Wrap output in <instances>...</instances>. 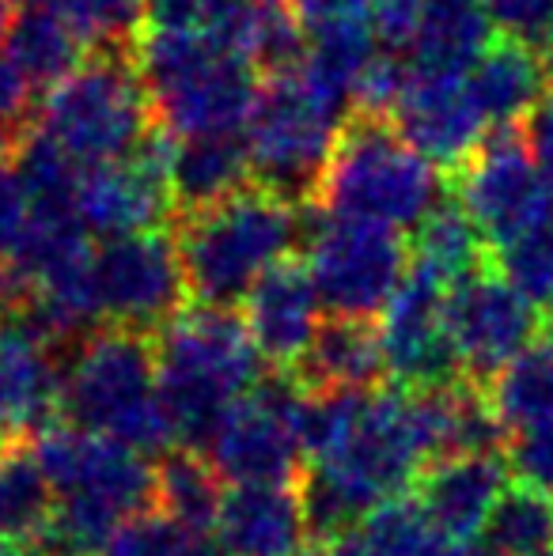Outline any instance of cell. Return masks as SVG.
<instances>
[{
  "mask_svg": "<svg viewBox=\"0 0 553 556\" xmlns=\"http://www.w3.org/2000/svg\"><path fill=\"white\" fill-rule=\"evenodd\" d=\"M73 428L114 440L144 458L178 451L160 397L155 337L96 326L65 356V405Z\"/></svg>",
  "mask_w": 553,
  "mask_h": 556,
  "instance_id": "cell-3",
  "label": "cell"
},
{
  "mask_svg": "<svg viewBox=\"0 0 553 556\" xmlns=\"http://www.w3.org/2000/svg\"><path fill=\"white\" fill-rule=\"evenodd\" d=\"M144 27L190 30L266 73L303 53L288 0H148Z\"/></svg>",
  "mask_w": 553,
  "mask_h": 556,
  "instance_id": "cell-15",
  "label": "cell"
},
{
  "mask_svg": "<svg viewBox=\"0 0 553 556\" xmlns=\"http://www.w3.org/2000/svg\"><path fill=\"white\" fill-rule=\"evenodd\" d=\"M292 375L311 394H368L384 387V379H391L384 337L361 318H326Z\"/></svg>",
  "mask_w": 553,
  "mask_h": 556,
  "instance_id": "cell-23",
  "label": "cell"
},
{
  "mask_svg": "<svg viewBox=\"0 0 553 556\" xmlns=\"http://www.w3.org/2000/svg\"><path fill=\"white\" fill-rule=\"evenodd\" d=\"M508 492V462L504 454H458L440 458L420 473L417 500L428 522L455 542H474Z\"/></svg>",
  "mask_w": 553,
  "mask_h": 556,
  "instance_id": "cell-21",
  "label": "cell"
},
{
  "mask_svg": "<svg viewBox=\"0 0 553 556\" xmlns=\"http://www.w3.org/2000/svg\"><path fill=\"white\" fill-rule=\"evenodd\" d=\"M361 534L376 556H486L481 545L455 542V538L440 534L420 515L414 500H391L379 511H372L364 519Z\"/></svg>",
  "mask_w": 553,
  "mask_h": 556,
  "instance_id": "cell-31",
  "label": "cell"
},
{
  "mask_svg": "<svg viewBox=\"0 0 553 556\" xmlns=\"http://www.w3.org/2000/svg\"><path fill=\"white\" fill-rule=\"evenodd\" d=\"M15 12H12V0H0V53H4V42H8V27H12Z\"/></svg>",
  "mask_w": 553,
  "mask_h": 556,
  "instance_id": "cell-42",
  "label": "cell"
},
{
  "mask_svg": "<svg viewBox=\"0 0 553 556\" xmlns=\"http://www.w3.org/2000/svg\"><path fill=\"white\" fill-rule=\"evenodd\" d=\"M303 262L323 307L334 318L361 323L384 318L414 269V257L399 231L326 213H315V224H307Z\"/></svg>",
  "mask_w": 553,
  "mask_h": 556,
  "instance_id": "cell-9",
  "label": "cell"
},
{
  "mask_svg": "<svg viewBox=\"0 0 553 556\" xmlns=\"http://www.w3.org/2000/svg\"><path fill=\"white\" fill-rule=\"evenodd\" d=\"M65 405V352L20 315L0 318V443L38 440Z\"/></svg>",
  "mask_w": 553,
  "mask_h": 556,
  "instance_id": "cell-18",
  "label": "cell"
},
{
  "mask_svg": "<svg viewBox=\"0 0 553 556\" xmlns=\"http://www.w3.org/2000/svg\"><path fill=\"white\" fill-rule=\"evenodd\" d=\"M546 337H550V344H553V307H550V318H546Z\"/></svg>",
  "mask_w": 553,
  "mask_h": 556,
  "instance_id": "cell-43",
  "label": "cell"
},
{
  "mask_svg": "<svg viewBox=\"0 0 553 556\" xmlns=\"http://www.w3.org/2000/svg\"><path fill=\"white\" fill-rule=\"evenodd\" d=\"M501 277L535 307H553V216L501 250Z\"/></svg>",
  "mask_w": 553,
  "mask_h": 556,
  "instance_id": "cell-34",
  "label": "cell"
},
{
  "mask_svg": "<svg viewBox=\"0 0 553 556\" xmlns=\"http://www.w3.org/2000/svg\"><path fill=\"white\" fill-rule=\"evenodd\" d=\"M311 390L292 371H266V379L221 420L201 454L236 484H300L307 473V420Z\"/></svg>",
  "mask_w": 553,
  "mask_h": 556,
  "instance_id": "cell-8",
  "label": "cell"
},
{
  "mask_svg": "<svg viewBox=\"0 0 553 556\" xmlns=\"http://www.w3.org/2000/svg\"><path fill=\"white\" fill-rule=\"evenodd\" d=\"M318 556H376V553H372V545L364 542L361 530H353V534H341V538H334L330 545H323Z\"/></svg>",
  "mask_w": 553,
  "mask_h": 556,
  "instance_id": "cell-41",
  "label": "cell"
},
{
  "mask_svg": "<svg viewBox=\"0 0 553 556\" xmlns=\"http://www.w3.org/2000/svg\"><path fill=\"white\" fill-rule=\"evenodd\" d=\"M448 333L458 371L474 387H493L539 337V307L516 292L501 269H481L448 288Z\"/></svg>",
  "mask_w": 553,
  "mask_h": 556,
  "instance_id": "cell-12",
  "label": "cell"
},
{
  "mask_svg": "<svg viewBox=\"0 0 553 556\" xmlns=\"http://www.w3.org/2000/svg\"><path fill=\"white\" fill-rule=\"evenodd\" d=\"M91 46L61 20L58 12L38 4H23L8 27L4 58L23 73L30 88H58L65 76H73L91 58Z\"/></svg>",
  "mask_w": 553,
  "mask_h": 556,
  "instance_id": "cell-26",
  "label": "cell"
},
{
  "mask_svg": "<svg viewBox=\"0 0 553 556\" xmlns=\"http://www.w3.org/2000/svg\"><path fill=\"white\" fill-rule=\"evenodd\" d=\"M489 402L501 428L512 435L553 428V344L527 349L501 379L489 387Z\"/></svg>",
  "mask_w": 553,
  "mask_h": 556,
  "instance_id": "cell-30",
  "label": "cell"
},
{
  "mask_svg": "<svg viewBox=\"0 0 553 556\" xmlns=\"http://www.w3.org/2000/svg\"><path fill=\"white\" fill-rule=\"evenodd\" d=\"M58 12L91 50H129L144 30L148 0H27Z\"/></svg>",
  "mask_w": 553,
  "mask_h": 556,
  "instance_id": "cell-33",
  "label": "cell"
},
{
  "mask_svg": "<svg viewBox=\"0 0 553 556\" xmlns=\"http://www.w3.org/2000/svg\"><path fill=\"white\" fill-rule=\"evenodd\" d=\"M443 198L448 178L432 160H425L387 117L356 114L323 170L315 213L402 235L440 213L448 205Z\"/></svg>",
  "mask_w": 553,
  "mask_h": 556,
  "instance_id": "cell-5",
  "label": "cell"
},
{
  "mask_svg": "<svg viewBox=\"0 0 553 556\" xmlns=\"http://www.w3.org/2000/svg\"><path fill=\"white\" fill-rule=\"evenodd\" d=\"M478 114L493 132H516L531 122L535 106L553 84V53L539 46L497 38L466 73Z\"/></svg>",
  "mask_w": 553,
  "mask_h": 556,
  "instance_id": "cell-22",
  "label": "cell"
},
{
  "mask_svg": "<svg viewBox=\"0 0 553 556\" xmlns=\"http://www.w3.org/2000/svg\"><path fill=\"white\" fill-rule=\"evenodd\" d=\"M501 38L553 53V0H481Z\"/></svg>",
  "mask_w": 553,
  "mask_h": 556,
  "instance_id": "cell-36",
  "label": "cell"
},
{
  "mask_svg": "<svg viewBox=\"0 0 553 556\" xmlns=\"http://www.w3.org/2000/svg\"><path fill=\"white\" fill-rule=\"evenodd\" d=\"M497 27L486 15L481 0H425L417 38L406 61L428 73L466 76L478 58L497 42Z\"/></svg>",
  "mask_w": 553,
  "mask_h": 556,
  "instance_id": "cell-25",
  "label": "cell"
},
{
  "mask_svg": "<svg viewBox=\"0 0 553 556\" xmlns=\"http://www.w3.org/2000/svg\"><path fill=\"white\" fill-rule=\"evenodd\" d=\"M387 122L440 170H463L489 140V125L474 106L466 76L428 73L410 61Z\"/></svg>",
  "mask_w": 553,
  "mask_h": 556,
  "instance_id": "cell-16",
  "label": "cell"
},
{
  "mask_svg": "<svg viewBox=\"0 0 553 556\" xmlns=\"http://www.w3.org/2000/svg\"><path fill=\"white\" fill-rule=\"evenodd\" d=\"M303 556H318V549H307V553H303Z\"/></svg>",
  "mask_w": 553,
  "mask_h": 556,
  "instance_id": "cell-44",
  "label": "cell"
},
{
  "mask_svg": "<svg viewBox=\"0 0 553 556\" xmlns=\"http://www.w3.org/2000/svg\"><path fill=\"white\" fill-rule=\"evenodd\" d=\"M0 556H4V545H0Z\"/></svg>",
  "mask_w": 553,
  "mask_h": 556,
  "instance_id": "cell-45",
  "label": "cell"
},
{
  "mask_svg": "<svg viewBox=\"0 0 553 556\" xmlns=\"http://www.w3.org/2000/svg\"><path fill=\"white\" fill-rule=\"evenodd\" d=\"M30 132L84 175L140 152L160 129L137 61L126 50H96L73 76L46 91Z\"/></svg>",
  "mask_w": 553,
  "mask_h": 556,
  "instance_id": "cell-6",
  "label": "cell"
},
{
  "mask_svg": "<svg viewBox=\"0 0 553 556\" xmlns=\"http://www.w3.org/2000/svg\"><path fill=\"white\" fill-rule=\"evenodd\" d=\"M349 122L353 111L311 80L300 61L269 73L243 129L254 186L296 205L315 201L323 170Z\"/></svg>",
  "mask_w": 553,
  "mask_h": 556,
  "instance_id": "cell-7",
  "label": "cell"
},
{
  "mask_svg": "<svg viewBox=\"0 0 553 556\" xmlns=\"http://www.w3.org/2000/svg\"><path fill=\"white\" fill-rule=\"evenodd\" d=\"M221 504L224 481L205 454L171 451L155 462V511H163L171 522L193 534H213Z\"/></svg>",
  "mask_w": 553,
  "mask_h": 556,
  "instance_id": "cell-28",
  "label": "cell"
},
{
  "mask_svg": "<svg viewBox=\"0 0 553 556\" xmlns=\"http://www.w3.org/2000/svg\"><path fill=\"white\" fill-rule=\"evenodd\" d=\"M0 451H4V443H0Z\"/></svg>",
  "mask_w": 553,
  "mask_h": 556,
  "instance_id": "cell-46",
  "label": "cell"
},
{
  "mask_svg": "<svg viewBox=\"0 0 553 556\" xmlns=\"http://www.w3.org/2000/svg\"><path fill=\"white\" fill-rule=\"evenodd\" d=\"M553 549V500L531 489H508L481 530L486 556H539Z\"/></svg>",
  "mask_w": 553,
  "mask_h": 556,
  "instance_id": "cell-32",
  "label": "cell"
},
{
  "mask_svg": "<svg viewBox=\"0 0 553 556\" xmlns=\"http://www.w3.org/2000/svg\"><path fill=\"white\" fill-rule=\"evenodd\" d=\"M504 462H508V473L519 481V489H531L553 500V428L512 435L504 446Z\"/></svg>",
  "mask_w": 553,
  "mask_h": 556,
  "instance_id": "cell-37",
  "label": "cell"
},
{
  "mask_svg": "<svg viewBox=\"0 0 553 556\" xmlns=\"http://www.w3.org/2000/svg\"><path fill=\"white\" fill-rule=\"evenodd\" d=\"M524 140H527V148H531L535 160H539V167L546 170V178L553 182V84H550L546 96H542V103L535 106L531 122H527V129H524Z\"/></svg>",
  "mask_w": 553,
  "mask_h": 556,
  "instance_id": "cell-40",
  "label": "cell"
},
{
  "mask_svg": "<svg viewBox=\"0 0 553 556\" xmlns=\"http://www.w3.org/2000/svg\"><path fill=\"white\" fill-rule=\"evenodd\" d=\"M73 213L99 242L163 231L178 213L167 178V137L155 132L126 160L84 170L73 190Z\"/></svg>",
  "mask_w": 553,
  "mask_h": 556,
  "instance_id": "cell-13",
  "label": "cell"
},
{
  "mask_svg": "<svg viewBox=\"0 0 553 556\" xmlns=\"http://www.w3.org/2000/svg\"><path fill=\"white\" fill-rule=\"evenodd\" d=\"M137 68L155 129L167 140L243 137L262 91V68L190 30L144 27L137 38Z\"/></svg>",
  "mask_w": 553,
  "mask_h": 556,
  "instance_id": "cell-4",
  "label": "cell"
},
{
  "mask_svg": "<svg viewBox=\"0 0 553 556\" xmlns=\"http://www.w3.org/2000/svg\"><path fill=\"white\" fill-rule=\"evenodd\" d=\"M213 542L224 556H303L311 545L300 484H236L224 492Z\"/></svg>",
  "mask_w": 553,
  "mask_h": 556,
  "instance_id": "cell-19",
  "label": "cell"
},
{
  "mask_svg": "<svg viewBox=\"0 0 553 556\" xmlns=\"http://www.w3.org/2000/svg\"><path fill=\"white\" fill-rule=\"evenodd\" d=\"M91 292L99 326L155 337L186 311L183 254L175 231H148L99 242L91 257Z\"/></svg>",
  "mask_w": 553,
  "mask_h": 556,
  "instance_id": "cell-10",
  "label": "cell"
},
{
  "mask_svg": "<svg viewBox=\"0 0 553 556\" xmlns=\"http://www.w3.org/2000/svg\"><path fill=\"white\" fill-rule=\"evenodd\" d=\"M35 220H38V198L27 190V182L12 167V160L0 163V265L12 269L23 242L35 231Z\"/></svg>",
  "mask_w": 553,
  "mask_h": 556,
  "instance_id": "cell-35",
  "label": "cell"
},
{
  "mask_svg": "<svg viewBox=\"0 0 553 556\" xmlns=\"http://www.w3.org/2000/svg\"><path fill=\"white\" fill-rule=\"evenodd\" d=\"M53 504H58V492H53L35 446L4 443L0 451V545L35 553V545L50 527Z\"/></svg>",
  "mask_w": 553,
  "mask_h": 556,
  "instance_id": "cell-27",
  "label": "cell"
},
{
  "mask_svg": "<svg viewBox=\"0 0 553 556\" xmlns=\"http://www.w3.org/2000/svg\"><path fill=\"white\" fill-rule=\"evenodd\" d=\"M35 122V88L0 53V144H15Z\"/></svg>",
  "mask_w": 553,
  "mask_h": 556,
  "instance_id": "cell-39",
  "label": "cell"
},
{
  "mask_svg": "<svg viewBox=\"0 0 553 556\" xmlns=\"http://www.w3.org/2000/svg\"><path fill=\"white\" fill-rule=\"evenodd\" d=\"M420 15H425V0H372V27L384 53L406 58L417 38Z\"/></svg>",
  "mask_w": 553,
  "mask_h": 556,
  "instance_id": "cell-38",
  "label": "cell"
},
{
  "mask_svg": "<svg viewBox=\"0 0 553 556\" xmlns=\"http://www.w3.org/2000/svg\"><path fill=\"white\" fill-rule=\"evenodd\" d=\"M243 323L274 371H296L323 330V300L307 269L296 262L277 265L243 300Z\"/></svg>",
  "mask_w": 553,
  "mask_h": 556,
  "instance_id": "cell-20",
  "label": "cell"
},
{
  "mask_svg": "<svg viewBox=\"0 0 553 556\" xmlns=\"http://www.w3.org/2000/svg\"><path fill=\"white\" fill-rule=\"evenodd\" d=\"M160 397L178 451H205L221 420L266 379V359L243 315L190 307L155 333Z\"/></svg>",
  "mask_w": 553,
  "mask_h": 556,
  "instance_id": "cell-1",
  "label": "cell"
},
{
  "mask_svg": "<svg viewBox=\"0 0 553 556\" xmlns=\"http://www.w3.org/2000/svg\"><path fill=\"white\" fill-rule=\"evenodd\" d=\"M455 190L458 208L497 250L553 216V182L519 132H493L458 170Z\"/></svg>",
  "mask_w": 553,
  "mask_h": 556,
  "instance_id": "cell-11",
  "label": "cell"
},
{
  "mask_svg": "<svg viewBox=\"0 0 553 556\" xmlns=\"http://www.w3.org/2000/svg\"><path fill=\"white\" fill-rule=\"evenodd\" d=\"M303 235L307 224L300 205L262 186H247L221 205L178 216L175 242L190 300H198V307L231 311L262 277L292 257Z\"/></svg>",
  "mask_w": 553,
  "mask_h": 556,
  "instance_id": "cell-2",
  "label": "cell"
},
{
  "mask_svg": "<svg viewBox=\"0 0 553 556\" xmlns=\"http://www.w3.org/2000/svg\"><path fill=\"white\" fill-rule=\"evenodd\" d=\"M384 356L394 387L436 390L463 379L448 333V285L410 269L406 285L384 311Z\"/></svg>",
  "mask_w": 553,
  "mask_h": 556,
  "instance_id": "cell-17",
  "label": "cell"
},
{
  "mask_svg": "<svg viewBox=\"0 0 553 556\" xmlns=\"http://www.w3.org/2000/svg\"><path fill=\"white\" fill-rule=\"evenodd\" d=\"M167 178L178 216L213 208L254 186L243 137L167 140Z\"/></svg>",
  "mask_w": 553,
  "mask_h": 556,
  "instance_id": "cell-24",
  "label": "cell"
},
{
  "mask_svg": "<svg viewBox=\"0 0 553 556\" xmlns=\"http://www.w3.org/2000/svg\"><path fill=\"white\" fill-rule=\"evenodd\" d=\"M486 250L489 242L481 239V231L474 227L470 216L458 205H443L440 213H432L414 231L410 257H414V269L455 288L458 280L486 269Z\"/></svg>",
  "mask_w": 553,
  "mask_h": 556,
  "instance_id": "cell-29",
  "label": "cell"
},
{
  "mask_svg": "<svg viewBox=\"0 0 553 556\" xmlns=\"http://www.w3.org/2000/svg\"><path fill=\"white\" fill-rule=\"evenodd\" d=\"M58 496H88L122 519L155 511V466L129 446L73 425H53L30 440Z\"/></svg>",
  "mask_w": 553,
  "mask_h": 556,
  "instance_id": "cell-14",
  "label": "cell"
}]
</instances>
